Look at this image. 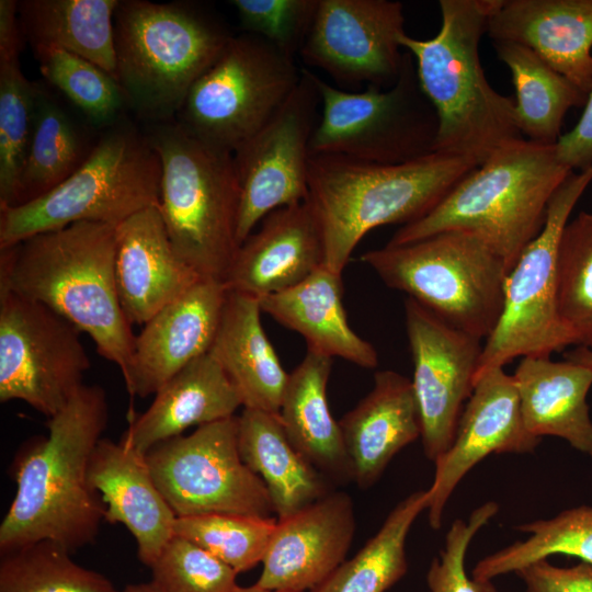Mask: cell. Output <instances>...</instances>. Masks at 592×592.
Instances as JSON below:
<instances>
[{"label":"cell","instance_id":"22","mask_svg":"<svg viewBox=\"0 0 592 592\" xmlns=\"http://www.w3.org/2000/svg\"><path fill=\"white\" fill-rule=\"evenodd\" d=\"M486 34L528 47L589 94L592 0H496Z\"/></svg>","mask_w":592,"mask_h":592},{"label":"cell","instance_id":"13","mask_svg":"<svg viewBox=\"0 0 592 592\" xmlns=\"http://www.w3.org/2000/svg\"><path fill=\"white\" fill-rule=\"evenodd\" d=\"M145 458L177 517L206 513L272 517L274 513L266 487L240 456L237 417L159 443Z\"/></svg>","mask_w":592,"mask_h":592},{"label":"cell","instance_id":"6","mask_svg":"<svg viewBox=\"0 0 592 592\" xmlns=\"http://www.w3.org/2000/svg\"><path fill=\"white\" fill-rule=\"evenodd\" d=\"M114 31L115 79L147 125L175 119L232 36L214 12L190 1L121 0Z\"/></svg>","mask_w":592,"mask_h":592},{"label":"cell","instance_id":"29","mask_svg":"<svg viewBox=\"0 0 592 592\" xmlns=\"http://www.w3.org/2000/svg\"><path fill=\"white\" fill-rule=\"evenodd\" d=\"M258 298L228 291L210 355L237 388L242 407L277 414L288 373L261 322Z\"/></svg>","mask_w":592,"mask_h":592},{"label":"cell","instance_id":"10","mask_svg":"<svg viewBox=\"0 0 592 592\" xmlns=\"http://www.w3.org/2000/svg\"><path fill=\"white\" fill-rule=\"evenodd\" d=\"M320 115L311 153L340 155L376 164H398L433 152L437 116L423 93L412 55L405 50L402 71L387 89L350 91L312 72Z\"/></svg>","mask_w":592,"mask_h":592},{"label":"cell","instance_id":"42","mask_svg":"<svg viewBox=\"0 0 592 592\" xmlns=\"http://www.w3.org/2000/svg\"><path fill=\"white\" fill-rule=\"evenodd\" d=\"M159 592H232L237 572L196 544L173 535L149 566Z\"/></svg>","mask_w":592,"mask_h":592},{"label":"cell","instance_id":"41","mask_svg":"<svg viewBox=\"0 0 592 592\" xmlns=\"http://www.w3.org/2000/svg\"><path fill=\"white\" fill-rule=\"evenodd\" d=\"M276 522L274 517L206 513L177 517L173 532L239 573L262 562Z\"/></svg>","mask_w":592,"mask_h":592},{"label":"cell","instance_id":"49","mask_svg":"<svg viewBox=\"0 0 592 592\" xmlns=\"http://www.w3.org/2000/svg\"><path fill=\"white\" fill-rule=\"evenodd\" d=\"M122 592H159L150 582L129 584Z\"/></svg>","mask_w":592,"mask_h":592},{"label":"cell","instance_id":"31","mask_svg":"<svg viewBox=\"0 0 592 592\" xmlns=\"http://www.w3.org/2000/svg\"><path fill=\"white\" fill-rule=\"evenodd\" d=\"M237 419L240 456L266 487L277 520L332 491L331 482L289 442L277 414L243 408Z\"/></svg>","mask_w":592,"mask_h":592},{"label":"cell","instance_id":"47","mask_svg":"<svg viewBox=\"0 0 592 592\" xmlns=\"http://www.w3.org/2000/svg\"><path fill=\"white\" fill-rule=\"evenodd\" d=\"M19 1L0 0V59L19 57L22 31L18 11Z\"/></svg>","mask_w":592,"mask_h":592},{"label":"cell","instance_id":"12","mask_svg":"<svg viewBox=\"0 0 592 592\" xmlns=\"http://www.w3.org/2000/svg\"><path fill=\"white\" fill-rule=\"evenodd\" d=\"M592 181V167L570 172L553 194L540 232L524 248L509 272L500 319L486 339L477 378L515 357H550L574 339L557 308V251L570 214Z\"/></svg>","mask_w":592,"mask_h":592},{"label":"cell","instance_id":"44","mask_svg":"<svg viewBox=\"0 0 592 592\" xmlns=\"http://www.w3.org/2000/svg\"><path fill=\"white\" fill-rule=\"evenodd\" d=\"M499 505L488 501L469 515L467 521L457 519L451 525L444 547L434 558L426 573L430 592H497L491 580L469 577L465 558L470 542L478 531L498 513Z\"/></svg>","mask_w":592,"mask_h":592},{"label":"cell","instance_id":"33","mask_svg":"<svg viewBox=\"0 0 592 592\" xmlns=\"http://www.w3.org/2000/svg\"><path fill=\"white\" fill-rule=\"evenodd\" d=\"M492 43L498 59L512 76L522 136L537 144L555 145L566 113L571 107L584 106L588 94L528 47L512 42Z\"/></svg>","mask_w":592,"mask_h":592},{"label":"cell","instance_id":"43","mask_svg":"<svg viewBox=\"0 0 592 592\" xmlns=\"http://www.w3.org/2000/svg\"><path fill=\"white\" fill-rule=\"evenodd\" d=\"M319 0H232L243 33L295 59L315 21Z\"/></svg>","mask_w":592,"mask_h":592},{"label":"cell","instance_id":"26","mask_svg":"<svg viewBox=\"0 0 592 592\" xmlns=\"http://www.w3.org/2000/svg\"><path fill=\"white\" fill-rule=\"evenodd\" d=\"M241 406L237 388L208 352L157 390L147 410L130 419L119 442L146 455L153 446L182 435L191 426L235 417Z\"/></svg>","mask_w":592,"mask_h":592},{"label":"cell","instance_id":"23","mask_svg":"<svg viewBox=\"0 0 592 592\" xmlns=\"http://www.w3.org/2000/svg\"><path fill=\"white\" fill-rule=\"evenodd\" d=\"M115 280L130 325H145L201 277L175 252L158 205L116 226Z\"/></svg>","mask_w":592,"mask_h":592},{"label":"cell","instance_id":"48","mask_svg":"<svg viewBox=\"0 0 592 592\" xmlns=\"http://www.w3.org/2000/svg\"><path fill=\"white\" fill-rule=\"evenodd\" d=\"M565 358L592 368V352L585 348L576 346L565 353Z\"/></svg>","mask_w":592,"mask_h":592},{"label":"cell","instance_id":"8","mask_svg":"<svg viewBox=\"0 0 592 592\" xmlns=\"http://www.w3.org/2000/svg\"><path fill=\"white\" fill-rule=\"evenodd\" d=\"M161 163L145 132L126 119L104 129L83 162L60 184L0 209V248L39 232L91 221L112 226L159 205Z\"/></svg>","mask_w":592,"mask_h":592},{"label":"cell","instance_id":"16","mask_svg":"<svg viewBox=\"0 0 592 592\" xmlns=\"http://www.w3.org/2000/svg\"><path fill=\"white\" fill-rule=\"evenodd\" d=\"M403 4L394 0H319L299 53L343 87L387 89L400 77Z\"/></svg>","mask_w":592,"mask_h":592},{"label":"cell","instance_id":"40","mask_svg":"<svg viewBox=\"0 0 592 592\" xmlns=\"http://www.w3.org/2000/svg\"><path fill=\"white\" fill-rule=\"evenodd\" d=\"M36 83L19 57L0 59V209L18 204L20 180L33 129Z\"/></svg>","mask_w":592,"mask_h":592},{"label":"cell","instance_id":"28","mask_svg":"<svg viewBox=\"0 0 592 592\" xmlns=\"http://www.w3.org/2000/svg\"><path fill=\"white\" fill-rule=\"evenodd\" d=\"M260 307L262 312L303 335L307 350L341 357L363 368L378 364L374 345L349 323L341 274L325 265L299 284L260 299Z\"/></svg>","mask_w":592,"mask_h":592},{"label":"cell","instance_id":"30","mask_svg":"<svg viewBox=\"0 0 592 592\" xmlns=\"http://www.w3.org/2000/svg\"><path fill=\"white\" fill-rule=\"evenodd\" d=\"M332 357L307 350L288 374L278 418L293 446L331 483L354 481L340 424L331 414L327 385Z\"/></svg>","mask_w":592,"mask_h":592},{"label":"cell","instance_id":"15","mask_svg":"<svg viewBox=\"0 0 592 592\" xmlns=\"http://www.w3.org/2000/svg\"><path fill=\"white\" fill-rule=\"evenodd\" d=\"M320 95L312 71L301 77L274 115L234 152L239 183V246L270 213L308 198L310 143Z\"/></svg>","mask_w":592,"mask_h":592},{"label":"cell","instance_id":"5","mask_svg":"<svg viewBox=\"0 0 592 592\" xmlns=\"http://www.w3.org/2000/svg\"><path fill=\"white\" fill-rule=\"evenodd\" d=\"M570 172L555 145L514 140L468 172L426 215L401 226L387 244L464 230L489 246L510 272L543 229L548 203Z\"/></svg>","mask_w":592,"mask_h":592},{"label":"cell","instance_id":"18","mask_svg":"<svg viewBox=\"0 0 592 592\" xmlns=\"http://www.w3.org/2000/svg\"><path fill=\"white\" fill-rule=\"evenodd\" d=\"M542 439L525 428L512 375L503 367L482 373L460 414L451 446L435 462L428 491L430 526L439 530L460 480L490 454L533 453Z\"/></svg>","mask_w":592,"mask_h":592},{"label":"cell","instance_id":"21","mask_svg":"<svg viewBox=\"0 0 592 592\" xmlns=\"http://www.w3.org/2000/svg\"><path fill=\"white\" fill-rule=\"evenodd\" d=\"M325 263L316 214L308 201L270 213L238 248L224 278L228 291L259 300L288 289Z\"/></svg>","mask_w":592,"mask_h":592},{"label":"cell","instance_id":"14","mask_svg":"<svg viewBox=\"0 0 592 592\" xmlns=\"http://www.w3.org/2000/svg\"><path fill=\"white\" fill-rule=\"evenodd\" d=\"M90 360L80 331L41 303L0 289V401L50 418L84 385Z\"/></svg>","mask_w":592,"mask_h":592},{"label":"cell","instance_id":"20","mask_svg":"<svg viewBox=\"0 0 592 592\" xmlns=\"http://www.w3.org/2000/svg\"><path fill=\"white\" fill-rule=\"evenodd\" d=\"M356 528L351 497H326L277 520L255 585L304 592L321 584L344 560Z\"/></svg>","mask_w":592,"mask_h":592},{"label":"cell","instance_id":"37","mask_svg":"<svg viewBox=\"0 0 592 592\" xmlns=\"http://www.w3.org/2000/svg\"><path fill=\"white\" fill-rule=\"evenodd\" d=\"M70 554L52 540L1 554L0 592H117L106 577L76 563Z\"/></svg>","mask_w":592,"mask_h":592},{"label":"cell","instance_id":"19","mask_svg":"<svg viewBox=\"0 0 592 592\" xmlns=\"http://www.w3.org/2000/svg\"><path fill=\"white\" fill-rule=\"evenodd\" d=\"M228 289L223 281L202 278L152 316L135 335L123 377L132 397H148L194 360L209 352Z\"/></svg>","mask_w":592,"mask_h":592},{"label":"cell","instance_id":"50","mask_svg":"<svg viewBox=\"0 0 592 592\" xmlns=\"http://www.w3.org/2000/svg\"><path fill=\"white\" fill-rule=\"evenodd\" d=\"M232 592H285V591L266 590V589H263V588H260V587L253 584V585H250V587H239V585H237V588Z\"/></svg>","mask_w":592,"mask_h":592},{"label":"cell","instance_id":"3","mask_svg":"<svg viewBox=\"0 0 592 592\" xmlns=\"http://www.w3.org/2000/svg\"><path fill=\"white\" fill-rule=\"evenodd\" d=\"M496 0H440L441 27L428 39L407 33L399 43L415 62L420 87L437 116L433 152L482 164L501 147L524 138L515 102L486 78L479 45Z\"/></svg>","mask_w":592,"mask_h":592},{"label":"cell","instance_id":"38","mask_svg":"<svg viewBox=\"0 0 592 592\" xmlns=\"http://www.w3.org/2000/svg\"><path fill=\"white\" fill-rule=\"evenodd\" d=\"M42 76L59 90L95 128L107 129L122 121L128 107L117 80L109 72L69 52L34 49Z\"/></svg>","mask_w":592,"mask_h":592},{"label":"cell","instance_id":"2","mask_svg":"<svg viewBox=\"0 0 592 592\" xmlns=\"http://www.w3.org/2000/svg\"><path fill=\"white\" fill-rule=\"evenodd\" d=\"M116 226L80 221L0 248V289L48 307L126 375L135 335L117 294Z\"/></svg>","mask_w":592,"mask_h":592},{"label":"cell","instance_id":"7","mask_svg":"<svg viewBox=\"0 0 592 592\" xmlns=\"http://www.w3.org/2000/svg\"><path fill=\"white\" fill-rule=\"evenodd\" d=\"M159 156V210L179 257L201 277L223 281L239 248V183L232 152L175 121L144 130Z\"/></svg>","mask_w":592,"mask_h":592},{"label":"cell","instance_id":"45","mask_svg":"<svg viewBox=\"0 0 592 592\" xmlns=\"http://www.w3.org/2000/svg\"><path fill=\"white\" fill-rule=\"evenodd\" d=\"M525 592H592V563L558 567L540 559L515 572Z\"/></svg>","mask_w":592,"mask_h":592},{"label":"cell","instance_id":"39","mask_svg":"<svg viewBox=\"0 0 592 592\" xmlns=\"http://www.w3.org/2000/svg\"><path fill=\"white\" fill-rule=\"evenodd\" d=\"M557 308L576 346L592 352V210L580 212L562 230L557 251Z\"/></svg>","mask_w":592,"mask_h":592},{"label":"cell","instance_id":"4","mask_svg":"<svg viewBox=\"0 0 592 592\" xmlns=\"http://www.w3.org/2000/svg\"><path fill=\"white\" fill-rule=\"evenodd\" d=\"M476 167L469 159L441 152L398 164L311 153L307 201L321 230L323 265L342 274L372 229L420 219Z\"/></svg>","mask_w":592,"mask_h":592},{"label":"cell","instance_id":"9","mask_svg":"<svg viewBox=\"0 0 592 592\" xmlns=\"http://www.w3.org/2000/svg\"><path fill=\"white\" fill-rule=\"evenodd\" d=\"M390 288L403 292L453 327L487 339L504 301L509 269L479 237L447 230L361 255Z\"/></svg>","mask_w":592,"mask_h":592},{"label":"cell","instance_id":"27","mask_svg":"<svg viewBox=\"0 0 592 592\" xmlns=\"http://www.w3.org/2000/svg\"><path fill=\"white\" fill-rule=\"evenodd\" d=\"M512 376L526 430L539 439H562L592 457V368L566 358L525 356Z\"/></svg>","mask_w":592,"mask_h":592},{"label":"cell","instance_id":"1","mask_svg":"<svg viewBox=\"0 0 592 592\" xmlns=\"http://www.w3.org/2000/svg\"><path fill=\"white\" fill-rule=\"evenodd\" d=\"M107 419L103 388L84 384L48 418L47 435L21 447L12 465L16 492L0 524L1 554L39 540L73 553L95 540L105 505L88 473Z\"/></svg>","mask_w":592,"mask_h":592},{"label":"cell","instance_id":"32","mask_svg":"<svg viewBox=\"0 0 592 592\" xmlns=\"http://www.w3.org/2000/svg\"><path fill=\"white\" fill-rule=\"evenodd\" d=\"M121 0H23L21 31L33 50L58 48L95 64L115 78L114 16Z\"/></svg>","mask_w":592,"mask_h":592},{"label":"cell","instance_id":"46","mask_svg":"<svg viewBox=\"0 0 592 592\" xmlns=\"http://www.w3.org/2000/svg\"><path fill=\"white\" fill-rule=\"evenodd\" d=\"M555 150L559 162L571 171L592 167V88L580 119L570 132L560 135Z\"/></svg>","mask_w":592,"mask_h":592},{"label":"cell","instance_id":"17","mask_svg":"<svg viewBox=\"0 0 592 592\" xmlns=\"http://www.w3.org/2000/svg\"><path fill=\"white\" fill-rule=\"evenodd\" d=\"M405 319L423 451L435 462L453 442L464 403L475 387L483 344L409 297Z\"/></svg>","mask_w":592,"mask_h":592},{"label":"cell","instance_id":"35","mask_svg":"<svg viewBox=\"0 0 592 592\" xmlns=\"http://www.w3.org/2000/svg\"><path fill=\"white\" fill-rule=\"evenodd\" d=\"M426 505V490L414 491L401 500L358 553L311 592H385L391 588L407 572L406 540Z\"/></svg>","mask_w":592,"mask_h":592},{"label":"cell","instance_id":"25","mask_svg":"<svg viewBox=\"0 0 592 592\" xmlns=\"http://www.w3.org/2000/svg\"><path fill=\"white\" fill-rule=\"evenodd\" d=\"M354 482L372 487L391 459L421 437L412 382L398 372H376L369 392L339 421Z\"/></svg>","mask_w":592,"mask_h":592},{"label":"cell","instance_id":"24","mask_svg":"<svg viewBox=\"0 0 592 592\" xmlns=\"http://www.w3.org/2000/svg\"><path fill=\"white\" fill-rule=\"evenodd\" d=\"M89 483L104 505V520L123 524L150 566L174 535L177 515L156 485L145 455L101 439L89 465Z\"/></svg>","mask_w":592,"mask_h":592},{"label":"cell","instance_id":"36","mask_svg":"<svg viewBox=\"0 0 592 592\" xmlns=\"http://www.w3.org/2000/svg\"><path fill=\"white\" fill-rule=\"evenodd\" d=\"M525 539L486 556L477 562L473 577L492 580L554 555L576 557L592 563V505L566 509L553 517L515 526Z\"/></svg>","mask_w":592,"mask_h":592},{"label":"cell","instance_id":"34","mask_svg":"<svg viewBox=\"0 0 592 592\" xmlns=\"http://www.w3.org/2000/svg\"><path fill=\"white\" fill-rule=\"evenodd\" d=\"M92 147L69 111L36 83L32 136L15 206L46 194L65 181Z\"/></svg>","mask_w":592,"mask_h":592},{"label":"cell","instance_id":"11","mask_svg":"<svg viewBox=\"0 0 592 592\" xmlns=\"http://www.w3.org/2000/svg\"><path fill=\"white\" fill-rule=\"evenodd\" d=\"M300 77L295 59L266 41L232 35L192 86L174 121L204 143L234 152L274 115Z\"/></svg>","mask_w":592,"mask_h":592}]
</instances>
